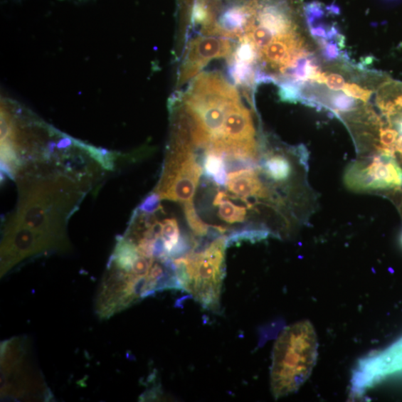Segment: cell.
Masks as SVG:
<instances>
[{"instance_id":"1","label":"cell","mask_w":402,"mask_h":402,"mask_svg":"<svg viewBox=\"0 0 402 402\" xmlns=\"http://www.w3.org/2000/svg\"><path fill=\"white\" fill-rule=\"evenodd\" d=\"M31 184L21 187L18 211L8 225L41 236L58 250L68 249L65 221L82 199L80 186L65 176Z\"/></svg>"},{"instance_id":"2","label":"cell","mask_w":402,"mask_h":402,"mask_svg":"<svg viewBox=\"0 0 402 402\" xmlns=\"http://www.w3.org/2000/svg\"><path fill=\"white\" fill-rule=\"evenodd\" d=\"M182 114L191 142L208 148L221 135L231 106L240 100L236 89L219 73H203L183 95Z\"/></svg>"},{"instance_id":"3","label":"cell","mask_w":402,"mask_h":402,"mask_svg":"<svg viewBox=\"0 0 402 402\" xmlns=\"http://www.w3.org/2000/svg\"><path fill=\"white\" fill-rule=\"evenodd\" d=\"M317 356L313 326L302 321L287 327L273 350L271 391L275 398L296 392L310 377Z\"/></svg>"},{"instance_id":"4","label":"cell","mask_w":402,"mask_h":402,"mask_svg":"<svg viewBox=\"0 0 402 402\" xmlns=\"http://www.w3.org/2000/svg\"><path fill=\"white\" fill-rule=\"evenodd\" d=\"M227 238L218 236L203 245L198 243L186 256L174 260L180 290L190 294L201 307L218 312L225 277Z\"/></svg>"},{"instance_id":"5","label":"cell","mask_w":402,"mask_h":402,"mask_svg":"<svg viewBox=\"0 0 402 402\" xmlns=\"http://www.w3.org/2000/svg\"><path fill=\"white\" fill-rule=\"evenodd\" d=\"M191 142L176 139L162 179L155 189L161 199L192 203L203 171Z\"/></svg>"},{"instance_id":"6","label":"cell","mask_w":402,"mask_h":402,"mask_svg":"<svg viewBox=\"0 0 402 402\" xmlns=\"http://www.w3.org/2000/svg\"><path fill=\"white\" fill-rule=\"evenodd\" d=\"M24 341L18 339L4 343L1 347L2 396L13 398H38V393L45 397L46 391L44 383L38 376H30L29 367L23 366L27 354Z\"/></svg>"},{"instance_id":"7","label":"cell","mask_w":402,"mask_h":402,"mask_svg":"<svg viewBox=\"0 0 402 402\" xmlns=\"http://www.w3.org/2000/svg\"><path fill=\"white\" fill-rule=\"evenodd\" d=\"M393 155L381 153L371 164H356L347 174V183L356 189H392L402 186V170Z\"/></svg>"},{"instance_id":"8","label":"cell","mask_w":402,"mask_h":402,"mask_svg":"<svg viewBox=\"0 0 402 402\" xmlns=\"http://www.w3.org/2000/svg\"><path fill=\"white\" fill-rule=\"evenodd\" d=\"M233 50L230 40L223 37H201L191 41L182 64L180 83L196 75L213 59L231 56Z\"/></svg>"},{"instance_id":"9","label":"cell","mask_w":402,"mask_h":402,"mask_svg":"<svg viewBox=\"0 0 402 402\" xmlns=\"http://www.w3.org/2000/svg\"><path fill=\"white\" fill-rule=\"evenodd\" d=\"M227 186L235 196L247 202L249 198L265 199L268 191L261 183L254 169H245L230 172Z\"/></svg>"},{"instance_id":"10","label":"cell","mask_w":402,"mask_h":402,"mask_svg":"<svg viewBox=\"0 0 402 402\" xmlns=\"http://www.w3.org/2000/svg\"><path fill=\"white\" fill-rule=\"evenodd\" d=\"M228 196L223 191H219L214 201V205L218 206V216L229 223L243 222L247 211L244 206H237L228 199Z\"/></svg>"},{"instance_id":"11","label":"cell","mask_w":402,"mask_h":402,"mask_svg":"<svg viewBox=\"0 0 402 402\" xmlns=\"http://www.w3.org/2000/svg\"><path fill=\"white\" fill-rule=\"evenodd\" d=\"M226 167L223 157L208 152L204 160V171L206 175L213 179L214 182L219 186L227 185L228 174Z\"/></svg>"},{"instance_id":"12","label":"cell","mask_w":402,"mask_h":402,"mask_svg":"<svg viewBox=\"0 0 402 402\" xmlns=\"http://www.w3.org/2000/svg\"><path fill=\"white\" fill-rule=\"evenodd\" d=\"M265 169L269 178L279 182L287 180L292 174V165L282 155H273L268 158Z\"/></svg>"},{"instance_id":"13","label":"cell","mask_w":402,"mask_h":402,"mask_svg":"<svg viewBox=\"0 0 402 402\" xmlns=\"http://www.w3.org/2000/svg\"><path fill=\"white\" fill-rule=\"evenodd\" d=\"M231 74L237 85H248L255 80L253 64L233 58H231Z\"/></svg>"},{"instance_id":"14","label":"cell","mask_w":402,"mask_h":402,"mask_svg":"<svg viewBox=\"0 0 402 402\" xmlns=\"http://www.w3.org/2000/svg\"><path fill=\"white\" fill-rule=\"evenodd\" d=\"M184 213L190 228L196 236L200 237L208 236L211 232V227L199 218L193 202L184 204Z\"/></svg>"},{"instance_id":"15","label":"cell","mask_w":402,"mask_h":402,"mask_svg":"<svg viewBox=\"0 0 402 402\" xmlns=\"http://www.w3.org/2000/svg\"><path fill=\"white\" fill-rule=\"evenodd\" d=\"M269 234L268 231L263 229H248L235 232L227 238L228 247L244 240L255 243V241L266 238Z\"/></svg>"},{"instance_id":"16","label":"cell","mask_w":402,"mask_h":402,"mask_svg":"<svg viewBox=\"0 0 402 402\" xmlns=\"http://www.w3.org/2000/svg\"><path fill=\"white\" fill-rule=\"evenodd\" d=\"M161 200L162 199L158 193L154 191L141 203L138 210L142 214H154L162 208L160 203Z\"/></svg>"},{"instance_id":"17","label":"cell","mask_w":402,"mask_h":402,"mask_svg":"<svg viewBox=\"0 0 402 402\" xmlns=\"http://www.w3.org/2000/svg\"><path fill=\"white\" fill-rule=\"evenodd\" d=\"M332 105L337 110L349 111L356 105V101L347 94L337 93L332 96Z\"/></svg>"},{"instance_id":"18","label":"cell","mask_w":402,"mask_h":402,"mask_svg":"<svg viewBox=\"0 0 402 402\" xmlns=\"http://www.w3.org/2000/svg\"><path fill=\"white\" fill-rule=\"evenodd\" d=\"M343 90L350 97L364 102L367 101L372 94L371 91L365 90L356 84H346Z\"/></svg>"},{"instance_id":"19","label":"cell","mask_w":402,"mask_h":402,"mask_svg":"<svg viewBox=\"0 0 402 402\" xmlns=\"http://www.w3.org/2000/svg\"><path fill=\"white\" fill-rule=\"evenodd\" d=\"M327 87L335 91L343 90L346 85L345 80L341 75L331 74L327 78Z\"/></svg>"},{"instance_id":"20","label":"cell","mask_w":402,"mask_h":402,"mask_svg":"<svg viewBox=\"0 0 402 402\" xmlns=\"http://www.w3.org/2000/svg\"><path fill=\"white\" fill-rule=\"evenodd\" d=\"M326 55L329 59H334L339 57V50L337 45L334 43L327 44L326 46Z\"/></svg>"},{"instance_id":"21","label":"cell","mask_w":402,"mask_h":402,"mask_svg":"<svg viewBox=\"0 0 402 402\" xmlns=\"http://www.w3.org/2000/svg\"><path fill=\"white\" fill-rule=\"evenodd\" d=\"M312 34L314 37L326 38H327V31L324 28L322 27H316L311 30Z\"/></svg>"},{"instance_id":"22","label":"cell","mask_w":402,"mask_h":402,"mask_svg":"<svg viewBox=\"0 0 402 402\" xmlns=\"http://www.w3.org/2000/svg\"><path fill=\"white\" fill-rule=\"evenodd\" d=\"M395 151L402 154V135L398 136L396 144H395Z\"/></svg>"}]
</instances>
